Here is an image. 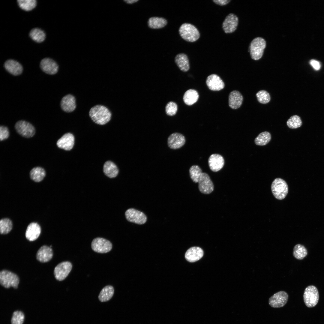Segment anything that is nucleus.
Listing matches in <instances>:
<instances>
[{
  "instance_id": "5",
  "label": "nucleus",
  "mask_w": 324,
  "mask_h": 324,
  "mask_svg": "<svg viewBox=\"0 0 324 324\" xmlns=\"http://www.w3.org/2000/svg\"><path fill=\"white\" fill-rule=\"evenodd\" d=\"M19 280L18 276L10 271L3 270L0 272V284L5 288H9L12 287L15 289H17Z\"/></svg>"
},
{
  "instance_id": "27",
  "label": "nucleus",
  "mask_w": 324,
  "mask_h": 324,
  "mask_svg": "<svg viewBox=\"0 0 324 324\" xmlns=\"http://www.w3.org/2000/svg\"><path fill=\"white\" fill-rule=\"evenodd\" d=\"M103 171L105 174L110 178L116 177L118 173V170L116 165L110 161H107L105 163Z\"/></svg>"
},
{
  "instance_id": "32",
  "label": "nucleus",
  "mask_w": 324,
  "mask_h": 324,
  "mask_svg": "<svg viewBox=\"0 0 324 324\" xmlns=\"http://www.w3.org/2000/svg\"><path fill=\"white\" fill-rule=\"evenodd\" d=\"M308 254V251L303 245L298 244L294 247L293 251V256L299 260L303 259Z\"/></svg>"
},
{
  "instance_id": "35",
  "label": "nucleus",
  "mask_w": 324,
  "mask_h": 324,
  "mask_svg": "<svg viewBox=\"0 0 324 324\" xmlns=\"http://www.w3.org/2000/svg\"><path fill=\"white\" fill-rule=\"evenodd\" d=\"M17 2L19 7L26 11L32 10L35 7L37 4V1L35 0H18Z\"/></svg>"
},
{
  "instance_id": "12",
  "label": "nucleus",
  "mask_w": 324,
  "mask_h": 324,
  "mask_svg": "<svg viewBox=\"0 0 324 324\" xmlns=\"http://www.w3.org/2000/svg\"><path fill=\"white\" fill-rule=\"evenodd\" d=\"M198 182V188L202 193L208 194L214 190V185L209 175L205 172H202Z\"/></svg>"
},
{
  "instance_id": "22",
  "label": "nucleus",
  "mask_w": 324,
  "mask_h": 324,
  "mask_svg": "<svg viewBox=\"0 0 324 324\" xmlns=\"http://www.w3.org/2000/svg\"><path fill=\"white\" fill-rule=\"evenodd\" d=\"M203 254V251L201 248L194 247L188 250L185 254V257L188 262H194L200 259Z\"/></svg>"
},
{
  "instance_id": "34",
  "label": "nucleus",
  "mask_w": 324,
  "mask_h": 324,
  "mask_svg": "<svg viewBox=\"0 0 324 324\" xmlns=\"http://www.w3.org/2000/svg\"><path fill=\"white\" fill-rule=\"evenodd\" d=\"M11 220L8 218H4L0 220V232L1 234H6L9 232L12 228Z\"/></svg>"
},
{
  "instance_id": "11",
  "label": "nucleus",
  "mask_w": 324,
  "mask_h": 324,
  "mask_svg": "<svg viewBox=\"0 0 324 324\" xmlns=\"http://www.w3.org/2000/svg\"><path fill=\"white\" fill-rule=\"evenodd\" d=\"M287 293L283 291H279L273 295L269 299L268 304L274 308H280L284 306L288 299Z\"/></svg>"
},
{
  "instance_id": "7",
  "label": "nucleus",
  "mask_w": 324,
  "mask_h": 324,
  "mask_svg": "<svg viewBox=\"0 0 324 324\" xmlns=\"http://www.w3.org/2000/svg\"><path fill=\"white\" fill-rule=\"evenodd\" d=\"M91 247L94 252L104 254L110 251L112 245L109 240L103 238L97 237L94 239L92 241Z\"/></svg>"
},
{
  "instance_id": "2",
  "label": "nucleus",
  "mask_w": 324,
  "mask_h": 324,
  "mask_svg": "<svg viewBox=\"0 0 324 324\" xmlns=\"http://www.w3.org/2000/svg\"><path fill=\"white\" fill-rule=\"evenodd\" d=\"M181 37L184 40L193 42L198 40L200 36V33L197 28L190 23H185L182 24L179 29Z\"/></svg>"
},
{
  "instance_id": "9",
  "label": "nucleus",
  "mask_w": 324,
  "mask_h": 324,
  "mask_svg": "<svg viewBox=\"0 0 324 324\" xmlns=\"http://www.w3.org/2000/svg\"><path fill=\"white\" fill-rule=\"evenodd\" d=\"M72 268V265L69 261H64L59 263L54 269L55 278L60 281L64 280L70 272Z\"/></svg>"
},
{
  "instance_id": "30",
  "label": "nucleus",
  "mask_w": 324,
  "mask_h": 324,
  "mask_svg": "<svg viewBox=\"0 0 324 324\" xmlns=\"http://www.w3.org/2000/svg\"><path fill=\"white\" fill-rule=\"evenodd\" d=\"M166 20L162 17H153L150 18L148 20V27L153 29H158L164 27L167 24Z\"/></svg>"
},
{
  "instance_id": "19",
  "label": "nucleus",
  "mask_w": 324,
  "mask_h": 324,
  "mask_svg": "<svg viewBox=\"0 0 324 324\" xmlns=\"http://www.w3.org/2000/svg\"><path fill=\"white\" fill-rule=\"evenodd\" d=\"M208 163L211 170L212 171L217 172L224 166V160L220 155L217 154H213L209 158Z\"/></svg>"
},
{
  "instance_id": "3",
  "label": "nucleus",
  "mask_w": 324,
  "mask_h": 324,
  "mask_svg": "<svg viewBox=\"0 0 324 324\" xmlns=\"http://www.w3.org/2000/svg\"><path fill=\"white\" fill-rule=\"evenodd\" d=\"M266 46V42L263 38L257 37L253 39L249 46L251 58L255 60L260 59L262 56Z\"/></svg>"
},
{
  "instance_id": "4",
  "label": "nucleus",
  "mask_w": 324,
  "mask_h": 324,
  "mask_svg": "<svg viewBox=\"0 0 324 324\" xmlns=\"http://www.w3.org/2000/svg\"><path fill=\"white\" fill-rule=\"evenodd\" d=\"M271 189L274 196L279 200L285 198L288 191L287 183L285 180L279 178H275L273 181Z\"/></svg>"
},
{
  "instance_id": "25",
  "label": "nucleus",
  "mask_w": 324,
  "mask_h": 324,
  "mask_svg": "<svg viewBox=\"0 0 324 324\" xmlns=\"http://www.w3.org/2000/svg\"><path fill=\"white\" fill-rule=\"evenodd\" d=\"M175 62L181 70L186 72L189 69V59L185 54L181 53L177 55L175 58Z\"/></svg>"
},
{
  "instance_id": "17",
  "label": "nucleus",
  "mask_w": 324,
  "mask_h": 324,
  "mask_svg": "<svg viewBox=\"0 0 324 324\" xmlns=\"http://www.w3.org/2000/svg\"><path fill=\"white\" fill-rule=\"evenodd\" d=\"M60 105L62 110L66 112L74 111L76 106L75 97L70 94L64 96L61 101Z\"/></svg>"
},
{
  "instance_id": "38",
  "label": "nucleus",
  "mask_w": 324,
  "mask_h": 324,
  "mask_svg": "<svg viewBox=\"0 0 324 324\" xmlns=\"http://www.w3.org/2000/svg\"><path fill=\"white\" fill-rule=\"evenodd\" d=\"M25 318L23 313L20 310L14 311L11 320V324H22Z\"/></svg>"
},
{
  "instance_id": "18",
  "label": "nucleus",
  "mask_w": 324,
  "mask_h": 324,
  "mask_svg": "<svg viewBox=\"0 0 324 324\" xmlns=\"http://www.w3.org/2000/svg\"><path fill=\"white\" fill-rule=\"evenodd\" d=\"M74 143V138L73 135L70 133L64 134L57 141L56 145L60 148L67 151L72 149Z\"/></svg>"
},
{
  "instance_id": "37",
  "label": "nucleus",
  "mask_w": 324,
  "mask_h": 324,
  "mask_svg": "<svg viewBox=\"0 0 324 324\" xmlns=\"http://www.w3.org/2000/svg\"><path fill=\"white\" fill-rule=\"evenodd\" d=\"M288 127L291 129H296L301 127L302 122L300 117L297 115L291 116L286 122Z\"/></svg>"
},
{
  "instance_id": "10",
  "label": "nucleus",
  "mask_w": 324,
  "mask_h": 324,
  "mask_svg": "<svg viewBox=\"0 0 324 324\" xmlns=\"http://www.w3.org/2000/svg\"><path fill=\"white\" fill-rule=\"evenodd\" d=\"M125 214L128 221L137 224H142L147 221V217L143 213L133 208L127 210Z\"/></svg>"
},
{
  "instance_id": "16",
  "label": "nucleus",
  "mask_w": 324,
  "mask_h": 324,
  "mask_svg": "<svg viewBox=\"0 0 324 324\" xmlns=\"http://www.w3.org/2000/svg\"><path fill=\"white\" fill-rule=\"evenodd\" d=\"M185 142L184 136L179 133H174L171 134L168 138V145L171 149H176L183 146Z\"/></svg>"
},
{
  "instance_id": "36",
  "label": "nucleus",
  "mask_w": 324,
  "mask_h": 324,
  "mask_svg": "<svg viewBox=\"0 0 324 324\" xmlns=\"http://www.w3.org/2000/svg\"><path fill=\"white\" fill-rule=\"evenodd\" d=\"M189 172L190 177L193 181L195 183L198 182L202 173L200 168L197 165H193L190 167Z\"/></svg>"
},
{
  "instance_id": "26",
  "label": "nucleus",
  "mask_w": 324,
  "mask_h": 324,
  "mask_svg": "<svg viewBox=\"0 0 324 324\" xmlns=\"http://www.w3.org/2000/svg\"><path fill=\"white\" fill-rule=\"evenodd\" d=\"M114 292V288L112 286L109 285L105 286L101 290L99 294V300L101 302L109 301L113 297Z\"/></svg>"
},
{
  "instance_id": "42",
  "label": "nucleus",
  "mask_w": 324,
  "mask_h": 324,
  "mask_svg": "<svg viewBox=\"0 0 324 324\" xmlns=\"http://www.w3.org/2000/svg\"><path fill=\"white\" fill-rule=\"evenodd\" d=\"M310 64L316 70H318L321 68V64L320 62L316 60L312 59L310 61Z\"/></svg>"
},
{
  "instance_id": "41",
  "label": "nucleus",
  "mask_w": 324,
  "mask_h": 324,
  "mask_svg": "<svg viewBox=\"0 0 324 324\" xmlns=\"http://www.w3.org/2000/svg\"><path fill=\"white\" fill-rule=\"evenodd\" d=\"M9 136V132L6 127L1 126L0 127V140L3 141L8 139Z\"/></svg>"
},
{
  "instance_id": "1",
  "label": "nucleus",
  "mask_w": 324,
  "mask_h": 324,
  "mask_svg": "<svg viewBox=\"0 0 324 324\" xmlns=\"http://www.w3.org/2000/svg\"><path fill=\"white\" fill-rule=\"evenodd\" d=\"M89 115L91 119L95 123L104 125L110 120L112 113L106 106L100 104L95 105L90 109Z\"/></svg>"
},
{
  "instance_id": "33",
  "label": "nucleus",
  "mask_w": 324,
  "mask_h": 324,
  "mask_svg": "<svg viewBox=\"0 0 324 324\" xmlns=\"http://www.w3.org/2000/svg\"><path fill=\"white\" fill-rule=\"evenodd\" d=\"M271 139V135L268 131H264L260 133L255 138L254 142L257 145L263 146L267 144Z\"/></svg>"
},
{
  "instance_id": "6",
  "label": "nucleus",
  "mask_w": 324,
  "mask_h": 324,
  "mask_svg": "<svg viewBox=\"0 0 324 324\" xmlns=\"http://www.w3.org/2000/svg\"><path fill=\"white\" fill-rule=\"evenodd\" d=\"M303 299L305 305L308 308H313L317 304L319 299V294L316 287L314 285L307 286L305 289Z\"/></svg>"
},
{
  "instance_id": "14",
  "label": "nucleus",
  "mask_w": 324,
  "mask_h": 324,
  "mask_svg": "<svg viewBox=\"0 0 324 324\" xmlns=\"http://www.w3.org/2000/svg\"><path fill=\"white\" fill-rule=\"evenodd\" d=\"M206 82L209 89L213 91L220 90L223 89L225 86L223 81L216 74H212L208 76Z\"/></svg>"
},
{
  "instance_id": "43",
  "label": "nucleus",
  "mask_w": 324,
  "mask_h": 324,
  "mask_svg": "<svg viewBox=\"0 0 324 324\" xmlns=\"http://www.w3.org/2000/svg\"><path fill=\"white\" fill-rule=\"evenodd\" d=\"M215 4L220 5L224 6L226 5L230 2V0H213L212 1Z\"/></svg>"
},
{
  "instance_id": "39",
  "label": "nucleus",
  "mask_w": 324,
  "mask_h": 324,
  "mask_svg": "<svg viewBox=\"0 0 324 324\" xmlns=\"http://www.w3.org/2000/svg\"><path fill=\"white\" fill-rule=\"evenodd\" d=\"M256 96L258 101L261 104H266L270 100V96L269 93L265 90L259 91L256 93Z\"/></svg>"
},
{
  "instance_id": "31",
  "label": "nucleus",
  "mask_w": 324,
  "mask_h": 324,
  "mask_svg": "<svg viewBox=\"0 0 324 324\" xmlns=\"http://www.w3.org/2000/svg\"><path fill=\"white\" fill-rule=\"evenodd\" d=\"M29 35L33 40L38 43L43 41L46 38L44 32L38 28H34L32 29L29 32Z\"/></svg>"
},
{
  "instance_id": "28",
  "label": "nucleus",
  "mask_w": 324,
  "mask_h": 324,
  "mask_svg": "<svg viewBox=\"0 0 324 324\" xmlns=\"http://www.w3.org/2000/svg\"><path fill=\"white\" fill-rule=\"evenodd\" d=\"M199 97V95L196 91L193 89H190L184 93L183 100L186 105L190 106L197 102Z\"/></svg>"
},
{
  "instance_id": "29",
  "label": "nucleus",
  "mask_w": 324,
  "mask_h": 324,
  "mask_svg": "<svg viewBox=\"0 0 324 324\" xmlns=\"http://www.w3.org/2000/svg\"><path fill=\"white\" fill-rule=\"evenodd\" d=\"M31 179L36 182L42 181L46 175V172L43 168L37 166L33 168L30 172Z\"/></svg>"
},
{
  "instance_id": "13",
  "label": "nucleus",
  "mask_w": 324,
  "mask_h": 324,
  "mask_svg": "<svg viewBox=\"0 0 324 324\" xmlns=\"http://www.w3.org/2000/svg\"><path fill=\"white\" fill-rule=\"evenodd\" d=\"M238 22L237 16L234 14L230 13L227 15L222 25V27L226 33H232L236 29Z\"/></svg>"
},
{
  "instance_id": "23",
  "label": "nucleus",
  "mask_w": 324,
  "mask_h": 324,
  "mask_svg": "<svg viewBox=\"0 0 324 324\" xmlns=\"http://www.w3.org/2000/svg\"><path fill=\"white\" fill-rule=\"evenodd\" d=\"M4 66L5 69L11 74L17 76L22 72V65L17 61L13 59H9L4 63Z\"/></svg>"
},
{
  "instance_id": "15",
  "label": "nucleus",
  "mask_w": 324,
  "mask_h": 324,
  "mask_svg": "<svg viewBox=\"0 0 324 324\" xmlns=\"http://www.w3.org/2000/svg\"><path fill=\"white\" fill-rule=\"evenodd\" d=\"M40 66L44 72L50 75L56 74L58 68L57 63L53 59L48 58H44L41 60Z\"/></svg>"
},
{
  "instance_id": "24",
  "label": "nucleus",
  "mask_w": 324,
  "mask_h": 324,
  "mask_svg": "<svg viewBox=\"0 0 324 324\" xmlns=\"http://www.w3.org/2000/svg\"><path fill=\"white\" fill-rule=\"evenodd\" d=\"M243 97L238 91L234 90L230 93L229 96L228 102L229 106L233 109H236L240 107L242 105Z\"/></svg>"
},
{
  "instance_id": "8",
  "label": "nucleus",
  "mask_w": 324,
  "mask_h": 324,
  "mask_svg": "<svg viewBox=\"0 0 324 324\" xmlns=\"http://www.w3.org/2000/svg\"><path fill=\"white\" fill-rule=\"evenodd\" d=\"M17 132L23 137L30 138L33 136L35 133L34 126L30 123L23 120L17 122L15 125Z\"/></svg>"
},
{
  "instance_id": "40",
  "label": "nucleus",
  "mask_w": 324,
  "mask_h": 324,
  "mask_svg": "<svg viewBox=\"0 0 324 324\" xmlns=\"http://www.w3.org/2000/svg\"><path fill=\"white\" fill-rule=\"evenodd\" d=\"M178 106L177 104L172 101L168 102L165 107V111L166 114L169 116L175 115L177 111Z\"/></svg>"
},
{
  "instance_id": "21",
  "label": "nucleus",
  "mask_w": 324,
  "mask_h": 324,
  "mask_svg": "<svg viewBox=\"0 0 324 324\" xmlns=\"http://www.w3.org/2000/svg\"><path fill=\"white\" fill-rule=\"evenodd\" d=\"M53 256V252L50 247L44 245L38 250L36 254L37 260L42 262L49 261Z\"/></svg>"
},
{
  "instance_id": "20",
  "label": "nucleus",
  "mask_w": 324,
  "mask_h": 324,
  "mask_svg": "<svg viewBox=\"0 0 324 324\" xmlns=\"http://www.w3.org/2000/svg\"><path fill=\"white\" fill-rule=\"evenodd\" d=\"M41 228L37 223L32 222L28 226L25 233L26 238L30 241L37 239L41 233Z\"/></svg>"
},
{
  "instance_id": "44",
  "label": "nucleus",
  "mask_w": 324,
  "mask_h": 324,
  "mask_svg": "<svg viewBox=\"0 0 324 324\" xmlns=\"http://www.w3.org/2000/svg\"><path fill=\"white\" fill-rule=\"evenodd\" d=\"M138 0H126L124 1L128 4H132L137 2Z\"/></svg>"
}]
</instances>
